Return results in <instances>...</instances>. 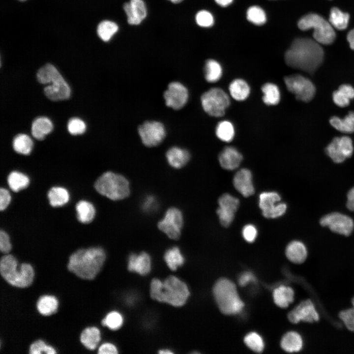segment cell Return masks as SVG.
<instances>
[{
  "instance_id": "1",
  "label": "cell",
  "mask_w": 354,
  "mask_h": 354,
  "mask_svg": "<svg viewBox=\"0 0 354 354\" xmlns=\"http://www.w3.org/2000/svg\"><path fill=\"white\" fill-rule=\"evenodd\" d=\"M320 44L308 37L295 38L285 54L286 64L292 68L314 73L324 59V51Z\"/></svg>"
},
{
  "instance_id": "2",
  "label": "cell",
  "mask_w": 354,
  "mask_h": 354,
  "mask_svg": "<svg viewBox=\"0 0 354 354\" xmlns=\"http://www.w3.org/2000/svg\"><path fill=\"white\" fill-rule=\"evenodd\" d=\"M106 253L100 247L79 249L69 257L67 268L80 278L93 279L101 270Z\"/></svg>"
},
{
  "instance_id": "3",
  "label": "cell",
  "mask_w": 354,
  "mask_h": 354,
  "mask_svg": "<svg viewBox=\"0 0 354 354\" xmlns=\"http://www.w3.org/2000/svg\"><path fill=\"white\" fill-rule=\"evenodd\" d=\"M150 295L152 299L158 302L180 307L187 301L190 292L184 282L171 275L163 281L157 278L152 279L150 284Z\"/></svg>"
},
{
  "instance_id": "4",
  "label": "cell",
  "mask_w": 354,
  "mask_h": 354,
  "mask_svg": "<svg viewBox=\"0 0 354 354\" xmlns=\"http://www.w3.org/2000/svg\"><path fill=\"white\" fill-rule=\"evenodd\" d=\"M18 263L12 255L5 254L0 260V273L10 285L21 288L30 286L34 277V269L30 264L22 263L18 269Z\"/></svg>"
},
{
  "instance_id": "5",
  "label": "cell",
  "mask_w": 354,
  "mask_h": 354,
  "mask_svg": "<svg viewBox=\"0 0 354 354\" xmlns=\"http://www.w3.org/2000/svg\"><path fill=\"white\" fill-rule=\"evenodd\" d=\"M213 294L220 310L225 315L239 313L244 307L235 284L228 279L222 278L217 281L213 288Z\"/></svg>"
},
{
  "instance_id": "6",
  "label": "cell",
  "mask_w": 354,
  "mask_h": 354,
  "mask_svg": "<svg viewBox=\"0 0 354 354\" xmlns=\"http://www.w3.org/2000/svg\"><path fill=\"white\" fill-rule=\"evenodd\" d=\"M37 78L43 84L52 83L44 89L45 95L50 100H63L69 98L70 87L53 65L48 63L41 67L37 73Z\"/></svg>"
},
{
  "instance_id": "7",
  "label": "cell",
  "mask_w": 354,
  "mask_h": 354,
  "mask_svg": "<svg viewBox=\"0 0 354 354\" xmlns=\"http://www.w3.org/2000/svg\"><path fill=\"white\" fill-rule=\"evenodd\" d=\"M101 195L114 201L123 200L130 194V184L121 175L108 171L101 175L94 183Z\"/></svg>"
},
{
  "instance_id": "8",
  "label": "cell",
  "mask_w": 354,
  "mask_h": 354,
  "mask_svg": "<svg viewBox=\"0 0 354 354\" xmlns=\"http://www.w3.org/2000/svg\"><path fill=\"white\" fill-rule=\"evenodd\" d=\"M297 26L302 30L313 29L314 39L321 44L330 45L336 39L335 31L329 22L317 13H309L303 16L298 21Z\"/></svg>"
},
{
  "instance_id": "9",
  "label": "cell",
  "mask_w": 354,
  "mask_h": 354,
  "mask_svg": "<svg viewBox=\"0 0 354 354\" xmlns=\"http://www.w3.org/2000/svg\"><path fill=\"white\" fill-rule=\"evenodd\" d=\"M201 100L204 110L214 117L223 116L230 103L228 95L218 88H211L205 92L202 95Z\"/></svg>"
},
{
  "instance_id": "10",
  "label": "cell",
  "mask_w": 354,
  "mask_h": 354,
  "mask_svg": "<svg viewBox=\"0 0 354 354\" xmlns=\"http://www.w3.org/2000/svg\"><path fill=\"white\" fill-rule=\"evenodd\" d=\"M286 86L297 99L309 102L314 97L316 88L314 84L308 78L300 74H294L284 78Z\"/></svg>"
},
{
  "instance_id": "11",
  "label": "cell",
  "mask_w": 354,
  "mask_h": 354,
  "mask_svg": "<svg viewBox=\"0 0 354 354\" xmlns=\"http://www.w3.org/2000/svg\"><path fill=\"white\" fill-rule=\"evenodd\" d=\"M183 225V216L177 208H169L163 218L158 223V227L167 236L172 239H178L181 235Z\"/></svg>"
},
{
  "instance_id": "12",
  "label": "cell",
  "mask_w": 354,
  "mask_h": 354,
  "mask_svg": "<svg viewBox=\"0 0 354 354\" xmlns=\"http://www.w3.org/2000/svg\"><path fill=\"white\" fill-rule=\"evenodd\" d=\"M138 130L143 144L148 147L159 145L166 136L164 125L157 121H146L139 126Z\"/></svg>"
},
{
  "instance_id": "13",
  "label": "cell",
  "mask_w": 354,
  "mask_h": 354,
  "mask_svg": "<svg viewBox=\"0 0 354 354\" xmlns=\"http://www.w3.org/2000/svg\"><path fill=\"white\" fill-rule=\"evenodd\" d=\"M281 197L275 192H265L259 196V205L262 214L267 218H276L283 215L287 209L285 204L280 203Z\"/></svg>"
},
{
  "instance_id": "14",
  "label": "cell",
  "mask_w": 354,
  "mask_h": 354,
  "mask_svg": "<svg viewBox=\"0 0 354 354\" xmlns=\"http://www.w3.org/2000/svg\"><path fill=\"white\" fill-rule=\"evenodd\" d=\"M353 150L351 138L344 136L334 138L326 147L325 153L334 162L340 163L350 157Z\"/></svg>"
},
{
  "instance_id": "15",
  "label": "cell",
  "mask_w": 354,
  "mask_h": 354,
  "mask_svg": "<svg viewBox=\"0 0 354 354\" xmlns=\"http://www.w3.org/2000/svg\"><path fill=\"white\" fill-rule=\"evenodd\" d=\"M320 222L322 226H327L331 231L346 236L351 234L354 227V221L351 217L339 212L323 216Z\"/></svg>"
},
{
  "instance_id": "16",
  "label": "cell",
  "mask_w": 354,
  "mask_h": 354,
  "mask_svg": "<svg viewBox=\"0 0 354 354\" xmlns=\"http://www.w3.org/2000/svg\"><path fill=\"white\" fill-rule=\"evenodd\" d=\"M166 105L174 110H179L186 104L188 99V91L181 83H170L163 94Z\"/></svg>"
},
{
  "instance_id": "17",
  "label": "cell",
  "mask_w": 354,
  "mask_h": 354,
  "mask_svg": "<svg viewBox=\"0 0 354 354\" xmlns=\"http://www.w3.org/2000/svg\"><path fill=\"white\" fill-rule=\"evenodd\" d=\"M239 204L237 198L229 194H224L219 198L217 213L222 225L228 227L231 224Z\"/></svg>"
},
{
  "instance_id": "18",
  "label": "cell",
  "mask_w": 354,
  "mask_h": 354,
  "mask_svg": "<svg viewBox=\"0 0 354 354\" xmlns=\"http://www.w3.org/2000/svg\"><path fill=\"white\" fill-rule=\"evenodd\" d=\"M288 318L294 324H297L301 321L313 323L319 321V315L313 302L310 299H307L301 302L291 311L288 315Z\"/></svg>"
},
{
  "instance_id": "19",
  "label": "cell",
  "mask_w": 354,
  "mask_h": 354,
  "mask_svg": "<svg viewBox=\"0 0 354 354\" xmlns=\"http://www.w3.org/2000/svg\"><path fill=\"white\" fill-rule=\"evenodd\" d=\"M151 268V258L147 253L143 252L138 254L132 253L129 255L127 263L129 271L141 275H146L149 273Z\"/></svg>"
},
{
  "instance_id": "20",
  "label": "cell",
  "mask_w": 354,
  "mask_h": 354,
  "mask_svg": "<svg viewBox=\"0 0 354 354\" xmlns=\"http://www.w3.org/2000/svg\"><path fill=\"white\" fill-rule=\"evenodd\" d=\"M124 10L130 25L140 24L147 16V8L142 0H130L123 5Z\"/></svg>"
},
{
  "instance_id": "21",
  "label": "cell",
  "mask_w": 354,
  "mask_h": 354,
  "mask_svg": "<svg viewBox=\"0 0 354 354\" xmlns=\"http://www.w3.org/2000/svg\"><path fill=\"white\" fill-rule=\"evenodd\" d=\"M233 183L235 188L243 196L249 197L254 193L251 172L247 169H241L235 175Z\"/></svg>"
},
{
  "instance_id": "22",
  "label": "cell",
  "mask_w": 354,
  "mask_h": 354,
  "mask_svg": "<svg viewBox=\"0 0 354 354\" xmlns=\"http://www.w3.org/2000/svg\"><path fill=\"white\" fill-rule=\"evenodd\" d=\"M218 158L223 168L233 170L239 166L242 160V156L234 147H227L221 152Z\"/></svg>"
},
{
  "instance_id": "23",
  "label": "cell",
  "mask_w": 354,
  "mask_h": 354,
  "mask_svg": "<svg viewBox=\"0 0 354 354\" xmlns=\"http://www.w3.org/2000/svg\"><path fill=\"white\" fill-rule=\"evenodd\" d=\"M169 164L174 168L180 169L189 161L190 155L188 151L177 147L169 148L166 153Z\"/></svg>"
},
{
  "instance_id": "24",
  "label": "cell",
  "mask_w": 354,
  "mask_h": 354,
  "mask_svg": "<svg viewBox=\"0 0 354 354\" xmlns=\"http://www.w3.org/2000/svg\"><path fill=\"white\" fill-rule=\"evenodd\" d=\"M286 255L291 262L295 264H301L306 260L307 251L303 243L295 240L287 245L286 249Z\"/></svg>"
},
{
  "instance_id": "25",
  "label": "cell",
  "mask_w": 354,
  "mask_h": 354,
  "mask_svg": "<svg viewBox=\"0 0 354 354\" xmlns=\"http://www.w3.org/2000/svg\"><path fill=\"white\" fill-rule=\"evenodd\" d=\"M81 343L88 349L94 350L101 340L99 329L95 326L85 328L80 334Z\"/></svg>"
},
{
  "instance_id": "26",
  "label": "cell",
  "mask_w": 354,
  "mask_h": 354,
  "mask_svg": "<svg viewBox=\"0 0 354 354\" xmlns=\"http://www.w3.org/2000/svg\"><path fill=\"white\" fill-rule=\"evenodd\" d=\"M350 15L337 7H332L329 14V22L332 26L338 30L346 29L349 24Z\"/></svg>"
},
{
  "instance_id": "27",
  "label": "cell",
  "mask_w": 354,
  "mask_h": 354,
  "mask_svg": "<svg viewBox=\"0 0 354 354\" xmlns=\"http://www.w3.org/2000/svg\"><path fill=\"white\" fill-rule=\"evenodd\" d=\"M329 123L335 129L345 133L354 132V112L350 111L343 118L333 116L329 119Z\"/></svg>"
},
{
  "instance_id": "28",
  "label": "cell",
  "mask_w": 354,
  "mask_h": 354,
  "mask_svg": "<svg viewBox=\"0 0 354 354\" xmlns=\"http://www.w3.org/2000/svg\"><path fill=\"white\" fill-rule=\"evenodd\" d=\"M53 128V125L50 119L46 117H39L35 118L32 123L31 133L35 139L41 140L52 131Z\"/></svg>"
},
{
  "instance_id": "29",
  "label": "cell",
  "mask_w": 354,
  "mask_h": 354,
  "mask_svg": "<svg viewBox=\"0 0 354 354\" xmlns=\"http://www.w3.org/2000/svg\"><path fill=\"white\" fill-rule=\"evenodd\" d=\"M302 339L298 333L290 331L286 333L281 341V346L285 351L289 353L299 352L302 348Z\"/></svg>"
},
{
  "instance_id": "30",
  "label": "cell",
  "mask_w": 354,
  "mask_h": 354,
  "mask_svg": "<svg viewBox=\"0 0 354 354\" xmlns=\"http://www.w3.org/2000/svg\"><path fill=\"white\" fill-rule=\"evenodd\" d=\"M294 291L289 287L280 286L273 293L275 303L281 308H286L294 300Z\"/></svg>"
},
{
  "instance_id": "31",
  "label": "cell",
  "mask_w": 354,
  "mask_h": 354,
  "mask_svg": "<svg viewBox=\"0 0 354 354\" xmlns=\"http://www.w3.org/2000/svg\"><path fill=\"white\" fill-rule=\"evenodd\" d=\"M59 306L57 298L54 295H44L40 296L36 303V308L40 314L49 316L55 313Z\"/></svg>"
},
{
  "instance_id": "32",
  "label": "cell",
  "mask_w": 354,
  "mask_h": 354,
  "mask_svg": "<svg viewBox=\"0 0 354 354\" xmlns=\"http://www.w3.org/2000/svg\"><path fill=\"white\" fill-rule=\"evenodd\" d=\"M229 91L232 97L237 101H243L249 96L250 92L248 84L243 80L235 79L229 85Z\"/></svg>"
},
{
  "instance_id": "33",
  "label": "cell",
  "mask_w": 354,
  "mask_h": 354,
  "mask_svg": "<svg viewBox=\"0 0 354 354\" xmlns=\"http://www.w3.org/2000/svg\"><path fill=\"white\" fill-rule=\"evenodd\" d=\"M78 220L82 223H88L92 221L95 214V209L90 202L81 200L76 206Z\"/></svg>"
},
{
  "instance_id": "34",
  "label": "cell",
  "mask_w": 354,
  "mask_h": 354,
  "mask_svg": "<svg viewBox=\"0 0 354 354\" xmlns=\"http://www.w3.org/2000/svg\"><path fill=\"white\" fill-rule=\"evenodd\" d=\"M164 259L168 267L173 271L176 270L184 263V258L177 246L168 249L165 253Z\"/></svg>"
},
{
  "instance_id": "35",
  "label": "cell",
  "mask_w": 354,
  "mask_h": 354,
  "mask_svg": "<svg viewBox=\"0 0 354 354\" xmlns=\"http://www.w3.org/2000/svg\"><path fill=\"white\" fill-rule=\"evenodd\" d=\"M50 204L54 207L60 206L66 204L69 200L68 191L61 187H53L48 193Z\"/></svg>"
},
{
  "instance_id": "36",
  "label": "cell",
  "mask_w": 354,
  "mask_h": 354,
  "mask_svg": "<svg viewBox=\"0 0 354 354\" xmlns=\"http://www.w3.org/2000/svg\"><path fill=\"white\" fill-rule=\"evenodd\" d=\"M264 102L267 105L277 104L280 99V92L278 87L273 83H267L262 87Z\"/></svg>"
},
{
  "instance_id": "37",
  "label": "cell",
  "mask_w": 354,
  "mask_h": 354,
  "mask_svg": "<svg viewBox=\"0 0 354 354\" xmlns=\"http://www.w3.org/2000/svg\"><path fill=\"white\" fill-rule=\"evenodd\" d=\"M204 72L205 79L209 83L216 82L220 80L222 75L221 65L217 61L212 59L206 61Z\"/></svg>"
},
{
  "instance_id": "38",
  "label": "cell",
  "mask_w": 354,
  "mask_h": 354,
  "mask_svg": "<svg viewBox=\"0 0 354 354\" xmlns=\"http://www.w3.org/2000/svg\"><path fill=\"white\" fill-rule=\"evenodd\" d=\"M7 182L11 190L14 192H18L28 187L30 179L24 174L13 171L8 176Z\"/></svg>"
},
{
  "instance_id": "39",
  "label": "cell",
  "mask_w": 354,
  "mask_h": 354,
  "mask_svg": "<svg viewBox=\"0 0 354 354\" xmlns=\"http://www.w3.org/2000/svg\"><path fill=\"white\" fill-rule=\"evenodd\" d=\"M13 147L17 153L28 155L31 151L33 143L30 138L27 135L19 134L16 135L13 140Z\"/></svg>"
},
{
  "instance_id": "40",
  "label": "cell",
  "mask_w": 354,
  "mask_h": 354,
  "mask_svg": "<svg viewBox=\"0 0 354 354\" xmlns=\"http://www.w3.org/2000/svg\"><path fill=\"white\" fill-rule=\"evenodd\" d=\"M118 30V27L116 23L111 21L104 20L98 25L97 32L98 35L103 41L107 42Z\"/></svg>"
},
{
  "instance_id": "41",
  "label": "cell",
  "mask_w": 354,
  "mask_h": 354,
  "mask_svg": "<svg viewBox=\"0 0 354 354\" xmlns=\"http://www.w3.org/2000/svg\"><path fill=\"white\" fill-rule=\"evenodd\" d=\"M216 135L223 142H231L235 135V129L233 124L228 120L220 121L216 127Z\"/></svg>"
},
{
  "instance_id": "42",
  "label": "cell",
  "mask_w": 354,
  "mask_h": 354,
  "mask_svg": "<svg viewBox=\"0 0 354 354\" xmlns=\"http://www.w3.org/2000/svg\"><path fill=\"white\" fill-rule=\"evenodd\" d=\"M123 323L122 315L118 312L112 311L108 313L102 320L101 324L110 329L116 330L121 327Z\"/></svg>"
},
{
  "instance_id": "43",
  "label": "cell",
  "mask_w": 354,
  "mask_h": 354,
  "mask_svg": "<svg viewBox=\"0 0 354 354\" xmlns=\"http://www.w3.org/2000/svg\"><path fill=\"white\" fill-rule=\"evenodd\" d=\"M247 20L256 25L264 24L266 21V14L264 10L258 6L250 7L246 13Z\"/></svg>"
},
{
  "instance_id": "44",
  "label": "cell",
  "mask_w": 354,
  "mask_h": 354,
  "mask_svg": "<svg viewBox=\"0 0 354 354\" xmlns=\"http://www.w3.org/2000/svg\"><path fill=\"white\" fill-rule=\"evenodd\" d=\"M244 341L247 346L255 352L261 353L264 350L263 340L256 332H252L247 334L244 337Z\"/></svg>"
},
{
  "instance_id": "45",
  "label": "cell",
  "mask_w": 354,
  "mask_h": 354,
  "mask_svg": "<svg viewBox=\"0 0 354 354\" xmlns=\"http://www.w3.org/2000/svg\"><path fill=\"white\" fill-rule=\"evenodd\" d=\"M30 354H55V349L51 346L47 345L43 340H37L33 342L30 346Z\"/></svg>"
},
{
  "instance_id": "46",
  "label": "cell",
  "mask_w": 354,
  "mask_h": 354,
  "mask_svg": "<svg viewBox=\"0 0 354 354\" xmlns=\"http://www.w3.org/2000/svg\"><path fill=\"white\" fill-rule=\"evenodd\" d=\"M69 132L72 135L82 134L86 129L85 123L81 119L77 118H71L67 124Z\"/></svg>"
},
{
  "instance_id": "47",
  "label": "cell",
  "mask_w": 354,
  "mask_h": 354,
  "mask_svg": "<svg viewBox=\"0 0 354 354\" xmlns=\"http://www.w3.org/2000/svg\"><path fill=\"white\" fill-rule=\"evenodd\" d=\"M197 24L202 27H210L214 23V18L209 12L206 10H201L196 15Z\"/></svg>"
},
{
  "instance_id": "48",
  "label": "cell",
  "mask_w": 354,
  "mask_h": 354,
  "mask_svg": "<svg viewBox=\"0 0 354 354\" xmlns=\"http://www.w3.org/2000/svg\"><path fill=\"white\" fill-rule=\"evenodd\" d=\"M339 317L347 328L354 332V308L341 311Z\"/></svg>"
},
{
  "instance_id": "49",
  "label": "cell",
  "mask_w": 354,
  "mask_h": 354,
  "mask_svg": "<svg viewBox=\"0 0 354 354\" xmlns=\"http://www.w3.org/2000/svg\"><path fill=\"white\" fill-rule=\"evenodd\" d=\"M332 99L337 106L341 107L348 106L351 100L345 93L338 89L333 92Z\"/></svg>"
},
{
  "instance_id": "50",
  "label": "cell",
  "mask_w": 354,
  "mask_h": 354,
  "mask_svg": "<svg viewBox=\"0 0 354 354\" xmlns=\"http://www.w3.org/2000/svg\"><path fill=\"white\" fill-rule=\"evenodd\" d=\"M12 245L8 235L4 231H0V250L1 253L7 254L11 251Z\"/></svg>"
},
{
  "instance_id": "51",
  "label": "cell",
  "mask_w": 354,
  "mask_h": 354,
  "mask_svg": "<svg viewBox=\"0 0 354 354\" xmlns=\"http://www.w3.org/2000/svg\"><path fill=\"white\" fill-rule=\"evenodd\" d=\"M242 234L244 239L251 243L255 240L257 235V230L253 225L248 224L243 227Z\"/></svg>"
},
{
  "instance_id": "52",
  "label": "cell",
  "mask_w": 354,
  "mask_h": 354,
  "mask_svg": "<svg viewBox=\"0 0 354 354\" xmlns=\"http://www.w3.org/2000/svg\"><path fill=\"white\" fill-rule=\"evenodd\" d=\"M11 201V195L9 191L5 188L0 189V209L4 210L9 205Z\"/></svg>"
},
{
  "instance_id": "53",
  "label": "cell",
  "mask_w": 354,
  "mask_h": 354,
  "mask_svg": "<svg viewBox=\"0 0 354 354\" xmlns=\"http://www.w3.org/2000/svg\"><path fill=\"white\" fill-rule=\"evenodd\" d=\"M157 202L154 197L147 196L143 200L142 207L146 211L153 210L156 208Z\"/></svg>"
},
{
  "instance_id": "54",
  "label": "cell",
  "mask_w": 354,
  "mask_h": 354,
  "mask_svg": "<svg viewBox=\"0 0 354 354\" xmlns=\"http://www.w3.org/2000/svg\"><path fill=\"white\" fill-rule=\"evenodd\" d=\"M118 353L117 348L111 343H104L98 348L99 354H117Z\"/></svg>"
},
{
  "instance_id": "55",
  "label": "cell",
  "mask_w": 354,
  "mask_h": 354,
  "mask_svg": "<svg viewBox=\"0 0 354 354\" xmlns=\"http://www.w3.org/2000/svg\"><path fill=\"white\" fill-rule=\"evenodd\" d=\"M338 89L345 93L351 100L354 98V88L350 85L343 84Z\"/></svg>"
},
{
  "instance_id": "56",
  "label": "cell",
  "mask_w": 354,
  "mask_h": 354,
  "mask_svg": "<svg viewBox=\"0 0 354 354\" xmlns=\"http://www.w3.org/2000/svg\"><path fill=\"white\" fill-rule=\"evenodd\" d=\"M255 280L253 275L250 272H245L242 274L239 278V284L242 286L246 285L250 281Z\"/></svg>"
},
{
  "instance_id": "57",
  "label": "cell",
  "mask_w": 354,
  "mask_h": 354,
  "mask_svg": "<svg viewBox=\"0 0 354 354\" xmlns=\"http://www.w3.org/2000/svg\"><path fill=\"white\" fill-rule=\"evenodd\" d=\"M347 206L350 210L354 211V187L348 193Z\"/></svg>"
},
{
  "instance_id": "58",
  "label": "cell",
  "mask_w": 354,
  "mask_h": 354,
  "mask_svg": "<svg viewBox=\"0 0 354 354\" xmlns=\"http://www.w3.org/2000/svg\"><path fill=\"white\" fill-rule=\"evenodd\" d=\"M347 40L349 43L350 48L354 50V28L350 30L348 33Z\"/></svg>"
},
{
  "instance_id": "59",
  "label": "cell",
  "mask_w": 354,
  "mask_h": 354,
  "mask_svg": "<svg viewBox=\"0 0 354 354\" xmlns=\"http://www.w3.org/2000/svg\"><path fill=\"white\" fill-rule=\"evenodd\" d=\"M233 0H215V2L220 6L226 7L230 5Z\"/></svg>"
},
{
  "instance_id": "60",
  "label": "cell",
  "mask_w": 354,
  "mask_h": 354,
  "mask_svg": "<svg viewBox=\"0 0 354 354\" xmlns=\"http://www.w3.org/2000/svg\"><path fill=\"white\" fill-rule=\"evenodd\" d=\"M160 354H172L174 353L170 350L167 349H164L160 350L158 352Z\"/></svg>"
},
{
  "instance_id": "61",
  "label": "cell",
  "mask_w": 354,
  "mask_h": 354,
  "mask_svg": "<svg viewBox=\"0 0 354 354\" xmlns=\"http://www.w3.org/2000/svg\"><path fill=\"white\" fill-rule=\"evenodd\" d=\"M171 1L172 2L174 3H178L182 1L183 0H169Z\"/></svg>"
},
{
  "instance_id": "62",
  "label": "cell",
  "mask_w": 354,
  "mask_h": 354,
  "mask_svg": "<svg viewBox=\"0 0 354 354\" xmlns=\"http://www.w3.org/2000/svg\"><path fill=\"white\" fill-rule=\"evenodd\" d=\"M352 303L353 306V307L354 308V297L352 300Z\"/></svg>"
},
{
  "instance_id": "63",
  "label": "cell",
  "mask_w": 354,
  "mask_h": 354,
  "mask_svg": "<svg viewBox=\"0 0 354 354\" xmlns=\"http://www.w3.org/2000/svg\"></svg>"
}]
</instances>
